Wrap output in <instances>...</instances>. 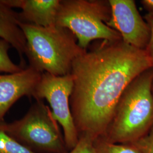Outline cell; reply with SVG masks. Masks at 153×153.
<instances>
[{
	"label": "cell",
	"instance_id": "9",
	"mask_svg": "<svg viewBox=\"0 0 153 153\" xmlns=\"http://www.w3.org/2000/svg\"><path fill=\"white\" fill-rule=\"evenodd\" d=\"M12 9L20 8L21 23L49 27L56 25L61 0H4Z\"/></svg>",
	"mask_w": 153,
	"mask_h": 153
},
{
	"label": "cell",
	"instance_id": "18",
	"mask_svg": "<svg viewBox=\"0 0 153 153\" xmlns=\"http://www.w3.org/2000/svg\"><path fill=\"white\" fill-rule=\"evenodd\" d=\"M152 94L153 95V82L152 83Z\"/></svg>",
	"mask_w": 153,
	"mask_h": 153
},
{
	"label": "cell",
	"instance_id": "14",
	"mask_svg": "<svg viewBox=\"0 0 153 153\" xmlns=\"http://www.w3.org/2000/svg\"><path fill=\"white\" fill-rule=\"evenodd\" d=\"M94 142V140L88 136L79 137L76 146L66 153H95Z\"/></svg>",
	"mask_w": 153,
	"mask_h": 153
},
{
	"label": "cell",
	"instance_id": "5",
	"mask_svg": "<svg viewBox=\"0 0 153 153\" xmlns=\"http://www.w3.org/2000/svg\"><path fill=\"white\" fill-rule=\"evenodd\" d=\"M0 129L34 153L68 152L57 121L42 100H36L22 119L0 123Z\"/></svg>",
	"mask_w": 153,
	"mask_h": 153
},
{
	"label": "cell",
	"instance_id": "1",
	"mask_svg": "<svg viewBox=\"0 0 153 153\" xmlns=\"http://www.w3.org/2000/svg\"><path fill=\"white\" fill-rule=\"evenodd\" d=\"M151 68L146 50L123 40H103L77 57L71 73L73 88L69 102L79 137L95 141L104 137L126 88Z\"/></svg>",
	"mask_w": 153,
	"mask_h": 153
},
{
	"label": "cell",
	"instance_id": "6",
	"mask_svg": "<svg viewBox=\"0 0 153 153\" xmlns=\"http://www.w3.org/2000/svg\"><path fill=\"white\" fill-rule=\"evenodd\" d=\"M73 88V78L71 73L55 76L43 73L33 95L36 100L45 99L49 103L53 117L62 128L68 152L76 146L79 140L70 107Z\"/></svg>",
	"mask_w": 153,
	"mask_h": 153
},
{
	"label": "cell",
	"instance_id": "8",
	"mask_svg": "<svg viewBox=\"0 0 153 153\" xmlns=\"http://www.w3.org/2000/svg\"><path fill=\"white\" fill-rule=\"evenodd\" d=\"M42 74L27 66L16 73L0 74V123L18 99L24 96L33 97Z\"/></svg>",
	"mask_w": 153,
	"mask_h": 153
},
{
	"label": "cell",
	"instance_id": "3",
	"mask_svg": "<svg viewBox=\"0 0 153 153\" xmlns=\"http://www.w3.org/2000/svg\"><path fill=\"white\" fill-rule=\"evenodd\" d=\"M19 26L26 39L28 66L42 73L55 76L70 74L74 61L86 51L78 45L75 35L65 28L21 22Z\"/></svg>",
	"mask_w": 153,
	"mask_h": 153
},
{
	"label": "cell",
	"instance_id": "11",
	"mask_svg": "<svg viewBox=\"0 0 153 153\" xmlns=\"http://www.w3.org/2000/svg\"><path fill=\"white\" fill-rule=\"evenodd\" d=\"M95 153H142L131 143H114L104 138L96 139L94 142Z\"/></svg>",
	"mask_w": 153,
	"mask_h": 153
},
{
	"label": "cell",
	"instance_id": "17",
	"mask_svg": "<svg viewBox=\"0 0 153 153\" xmlns=\"http://www.w3.org/2000/svg\"><path fill=\"white\" fill-rule=\"evenodd\" d=\"M141 3L148 13H153V0H142Z\"/></svg>",
	"mask_w": 153,
	"mask_h": 153
},
{
	"label": "cell",
	"instance_id": "12",
	"mask_svg": "<svg viewBox=\"0 0 153 153\" xmlns=\"http://www.w3.org/2000/svg\"><path fill=\"white\" fill-rule=\"evenodd\" d=\"M11 45L3 39H0V71L14 73L22 71L25 67L14 64L9 57V49Z\"/></svg>",
	"mask_w": 153,
	"mask_h": 153
},
{
	"label": "cell",
	"instance_id": "10",
	"mask_svg": "<svg viewBox=\"0 0 153 153\" xmlns=\"http://www.w3.org/2000/svg\"><path fill=\"white\" fill-rule=\"evenodd\" d=\"M19 13H16L4 0H0V38L15 48L21 58L26 51V39L19 24Z\"/></svg>",
	"mask_w": 153,
	"mask_h": 153
},
{
	"label": "cell",
	"instance_id": "16",
	"mask_svg": "<svg viewBox=\"0 0 153 153\" xmlns=\"http://www.w3.org/2000/svg\"><path fill=\"white\" fill-rule=\"evenodd\" d=\"M144 19L150 29V38L145 50L150 57L153 69V13H148L144 16Z\"/></svg>",
	"mask_w": 153,
	"mask_h": 153
},
{
	"label": "cell",
	"instance_id": "13",
	"mask_svg": "<svg viewBox=\"0 0 153 153\" xmlns=\"http://www.w3.org/2000/svg\"><path fill=\"white\" fill-rule=\"evenodd\" d=\"M0 153H35L0 129Z\"/></svg>",
	"mask_w": 153,
	"mask_h": 153
},
{
	"label": "cell",
	"instance_id": "2",
	"mask_svg": "<svg viewBox=\"0 0 153 153\" xmlns=\"http://www.w3.org/2000/svg\"><path fill=\"white\" fill-rule=\"evenodd\" d=\"M153 69L144 71L126 88L104 137L114 143H131L153 126Z\"/></svg>",
	"mask_w": 153,
	"mask_h": 153
},
{
	"label": "cell",
	"instance_id": "7",
	"mask_svg": "<svg viewBox=\"0 0 153 153\" xmlns=\"http://www.w3.org/2000/svg\"><path fill=\"white\" fill-rule=\"evenodd\" d=\"M111 14L106 25L120 34L126 44L145 49L150 38V29L137 10L134 0H109Z\"/></svg>",
	"mask_w": 153,
	"mask_h": 153
},
{
	"label": "cell",
	"instance_id": "4",
	"mask_svg": "<svg viewBox=\"0 0 153 153\" xmlns=\"http://www.w3.org/2000/svg\"><path fill=\"white\" fill-rule=\"evenodd\" d=\"M111 14L109 1L61 0L56 26L70 30L78 45L86 50L94 40H122L119 33L106 25Z\"/></svg>",
	"mask_w": 153,
	"mask_h": 153
},
{
	"label": "cell",
	"instance_id": "15",
	"mask_svg": "<svg viewBox=\"0 0 153 153\" xmlns=\"http://www.w3.org/2000/svg\"><path fill=\"white\" fill-rule=\"evenodd\" d=\"M131 144L142 153H153V126L146 136Z\"/></svg>",
	"mask_w": 153,
	"mask_h": 153
}]
</instances>
